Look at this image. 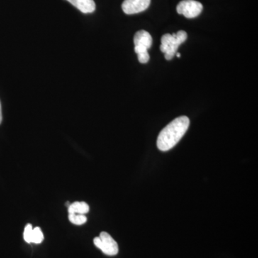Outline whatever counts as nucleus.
I'll return each instance as SVG.
<instances>
[{
	"mask_svg": "<svg viewBox=\"0 0 258 258\" xmlns=\"http://www.w3.org/2000/svg\"><path fill=\"white\" fill-rule=\"evenodd\" d=\"M89 212V206L85 202H76L71 204L69 207V214H79V215H85Z\"/></svg>",
	"mask_w": 258,
	"mask_h": 258,
	"instance_id": "8",
	"label": "nucleus"
},
{
	"mask_svg": "<svg viewBox=\"0 0 258 258\" xmlns=\"http://www.w3.org/2000/svg\"><path fill=\"white\" fill-rule=\"evenodd\" d=\"M69 219L70 222L76 225H83L87 221V217L84 215L79 214H69Z\"/></svg>",
	"mask_w": 258,
	"mask_h": 258,
	"instance_id": "10",
	"label": "nucleus"
},
{
	"mask_svg": "<svg viewBox=\"0 0 258 258\" xmlns=\"http://www.w3.org/2000/svg\"><path fill=\"white\" fill-rule=\"evenodd\" d=\"M95 245L101 249L105 254L109 256L116 255L118 252V245L114 239L106 232H102L99 237L93 240Z\"/></svg>",
	"mask_w": 258,
	"mask_h": 258,
	"instance_id": "3",
	"label": "nucleus"
},
{
	"mask_svg": "<svg viewBox=\"0 0 258 258\" xmlns=\"http://www.w3.org/2000/svg\"><path fill=\"white\" fill-rule=\"evenodd\" d=\"M203 5L195 0H183L176 7L178 14L183 15L186 18H195L201 14Z\"/></svg>",
	"mask_w": 258,
	"mask_h": 258,
	"instance_id": "4",
	"label": "nucleus"
},
{
	"mask_svg": "<svg viewBox=\"0 0 258 258\" xmlns=\"http://www.w3.org/2000/svg\"><path fill=\"white\" fill-rule=\"evenodd\" d=\"M84 14L92 13L96 10V3L93 0H66Z\"/></svg>",
	"mask_w": 258,
	"mask_h": 258,
	"instance_id": "7",
	"label": "nucleus"
},
{
	"mask_svg": "<svg viewBox=\"0 0 258 258\" xmlns=\"http://www.w3.org/2000/svg\"><path fill=\"white\" fill-rule=\"evenodd\" d=\"M134 45L149 49L152 45V37L149 32L145 30H139L134 35Z\"/></svg>",
	"mask_w": 258,
	"mask_h": 258,
	"instance_id": "6",
	"label": "nucleus"
},
{
	"mask_svg": "<svg viewBox=\"0 0 258 258\" xmlns=\"http://www.w3.org/2000/svg\"><path fill=\"white\" fill-rule=\"evenodd\" d=\"M44 240V235L40 227H35L32 230L31 242L35 244L41 243Z\"/></svg>",
	"mask_w": 258,
	"mask_h": 258,
	"instance_id": "11",
	"label": "nucleus"
},
{
	"mask_svg": "<svg viewBox=\"0 0 258 258\" xmlns=\"http://www.w3.org/2000/svg\"><path fill=\"white\" fill-rule=\"evenodd\" d=\"M186 39L187 34L183 30L176 34H165L161 37L160 50L165 54L166 60H170L174 57L179 45L184 43Z\"/></svg>",
	"mask_w": 258,
	"mask_h": 258,
	"instance_id": "2",
	"label": "nucleus"
},
{
	"mask_svg": "<svg viewBox=\"0 0 258 258\" xmlns=\"http://www.w3.org/2000/svg\"><path fill=\"white\" fill-rule=\"evenodd\" d=\"M136 53L138 55V59L141 63H147L149 62L150 56L148 52V49L144 47L135 46L134 47Z\"/></svg>",
	"mask_w": 258,
	"mask_h": 258,
	"instance_id": "9",
	"label": "nucleus"
},
{
	"mask_svg": "<svg viewBox=\"0 0 258 258\" xmlns=\"http://www.w3.org/2000/svg\"><path fill=\"white\" fill-rule=\"evenodd\" d=\"M189 118L186 115L178 117L162 129L158 136L157 147L161 152H167L175 147L186 134L189 126Z\"/></svg>",
	"mask_w": 258,
	"mask_h": 258,
	"instance_id": "1",
	"label": "nucleus"
},
{
	"mask_svg": "<svg viewBox=\"0 0 258 258\" xmlns=\"http://www.w3.org/2000/svg\"><path fill=\"white\" fill-rule=\"evenodd\" d=\"M151 0H124L122 10L126 15L137 14L149 8Z\"/></svg>",
	"mask_w": 258,
	"mask_h": 258,
	"instance_id": "5",
	"label": "nucleus"
},
{
	"mask_svg": "<svg viewBox=\"0 0 258 258\" xmlns=\"http://www.w3.org/2000/svg\"><path fill=\"white\" fill-rule=\"evenodd\" d=\"M176 56H177V57H180V56H181V55H180V53H179V52H176Z\"/></svg>",
	"mask_w": 258,
	"mask_h": 258,
	"instance_id": "14",
	"label": "nucleus"
},
{
	"mask_svg": "<svg viewBox=\"0 0 258 258\" xmlns=\"http://www.w3.org/2000/svg\"><path fill=\"white\" fill-rule=\"evenodd\" d=\"M2 121H3V113H2L1 103H0V124H1Z\"/></svg>",
	"mask_w": 258,
	"mask_h": 258,
	"instance_id": "13",
	"label": "nucleus"
},
{
	"mask_svg": "<svg viewBox=\"0 0 258 258\" xmlns=\"http://www.w3.org/2000/svg\"><path fill=\"white\" fill-rule=\"evenodd\" d=\"M32 230H33V228H32V225H30V224H28V225H27L26 227H25V230H24V240L26 241V242H28V243H32Z\"/></svg>",
	"mask_w": 258,
	"mask_h": 258,
	"instance_id": "12",
	"label": "nucleus"
}]
</instances>
